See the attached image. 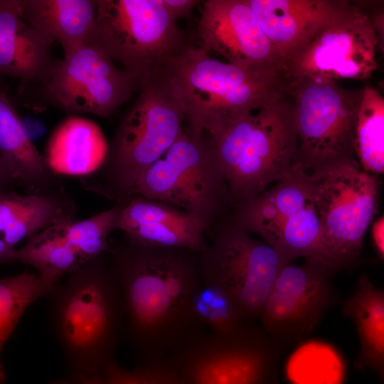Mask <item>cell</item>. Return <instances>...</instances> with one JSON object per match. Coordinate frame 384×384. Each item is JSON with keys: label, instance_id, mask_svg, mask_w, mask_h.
I'll return each mask as SVG.
<instances>
[{"label": "cell", "instance_id": "cell-1", "mask_svg": "<svg viewBox=\"0 0 384 384\" xmlns=\"http://www.w3.org/2000/svg\"><path fill=\"white\" fill-rule=\"evenodd\" d=\"M198 253L124 238L107 254L124 305L123 331L141 363L165 359L205 331L191 312L203 285Z\"/></svg>", "mask_w": 384, "mask_h": 384}, {"label": "cell", "instance_id": "cell-2", "mask_svg": "<svg viewBox=\"0 0 384 384\" xmlns=\"http://www.w3.org/2000/svg\"><path fill=\"white\" fill-rule=\"evenodd\" d=\"M183 109L196 138L211 139L285 90L284 72L254 70L210 57L192 44L156 79Z\"/></svg>", "mask_w": 384, "mask_h": 384}, {"label": "cell", "instance_id": "cell-3", "mask_svg": "<svg viewBox=\"0 0 384 384\" xmlns=\"http://www.w3.org/2000/svg\"><path fill=\"white\" fill-rule=\"evenodd\" d=\"M69 375L101 373L114 360L124 309L107 254L85 263L46 296Z\"/></svg>", "mask_w": 384, "mask_h": 384}, {"label": "cell", "instance_id": "cell-4", "mask_svg": "<svg viewBox=\"0 0 384 384\" xmlns=\"http://www.w3.org/2000/svg\"><path fill=\"white\" fill-rule=\"evenodd\" d=\"M208 139L235 209L292 173L297 135L289 95L285 89Z\"/></svg>", "mask_w": 384, "mask_h": 384}, {"label": "cell", "instance_id": "cell-5", "mask_svg": "<svg viewBox=\"0 0 384 384\" xmlns=\"http://www.w3.org/2000/svg\"><path fill=\"white\" fill-rule=\"evenodd\" d=\"M185 119L181 105L159 80L142 87L108 144L103 164L80 178L82 186L116 201L131 197L141 174L183 133Z\"/></svg>", "mask_w": 384, "mask_h": 384}, {"label": "cell", "instance_id": "cell-6", "mask_svg": "<svg viewBox=\"0 0 384 384\" xmlns=\"http://www.w3.org/2000/svg\"><path fill=\"white\" fill-rule=\"evenodd\" d=\"M85 44L118 61L141 88L156 80L169 61L191 46L162 0H96Z\"/></svg>", "mask_w": 384, "mask_h": 384}, {"label": "cell", "instance_id": "cell-7", "mask_svg": "<svg viewBox=\"0 0 384 384\" xmlns=\"http://www.w3.org/2000/svg\"><path fill=\"white\" fill-rule=\"evenodd\" d=\"M161 201L201 218L208 231L230 216L227 182L208 139L186 130L137 180L132 196Z\"/></svg>", "mask_w": 384, "mask_h": 384}, {"label": "cell", "instance_id": "cell-8", "mask_svg": "<svg viewBox=\"0 0 384 384\" xmlns=\"http://www.w3.org/2000/svg\"><path fill=\"white\" fill-rule=\"evenodd\" d=\"M297 135L292 172L309 176L355 156V136L363 89L337 82L287 79Z\"/></svg>", "mask_w": 384, "mask_h": 384}, {"label": "cell", "instance_id": "cell-9", "mask_svg": "<svg viewBox=\"0 0 384 384\" xmlns=\"http://www.w3.org/2000/svg\"><path fill=\"white\" fill-rule=\"evenodd\" d=\"M233 210L236 225L260 236L287 263L302 257L340 270L326 247L311 188L302 176L292 172Z\"/></svg>", "mask_w": 384, "mask_h": 384}, {"label": "cell", "instance_id": "cell-10", "mask_svg": "<svg viewBox=\"0 0 384 384\" xmlns=\"http://www.w3.org/2000/svg\"><path fill=\"white\" fill-rule=\"evenodd\" d=\"M209 242L198 253L203 284L225 293L243 319H259L270 291L287 262L269 245L257 240L230 218L208 233Z\"/></svg>", "mask_w": 384, "mask_h": 384}, {"label": "cell", "instance_id": "cell-11", "mask_svg": "<svg viewBox=\"0 0 384 384\" xmlns=\"http://www.w3.org/2000/svg\"><path fill=\"white\" fill-rule=\"evenodd\" d=\"M300 176L311 188L326 248L339 269L352 267L376 213V176L363 170L356 157Z\"/></svg>", "mask_w": 384, "mask_h": 384}, {"label": "cell", "instance_id": "cell-12", "mask_svg": "<svg viewBox=\"0 0 384 384\" xmlns=\"http://www.w3.org/2000/svg\"><path fill=\"white\" fill-rule=\"evenodd\" d=\"M282 352L248 324L227 334L203 331L166 359L183 384H274Z\"/></svg>", "mask_w": 384, "mask_h": 384}, {"label": "cell", "instance_id": "cell-13", "mask_svg": "<svg viewBox=\"0 0 384 384\" xmlns=\"http://www.w3.org/2000/svg\"><path fill=\"white\" fill-rule=\"evenodd\" d=\"M378 48L380 42L370 16L353 3L344 14L284 61V75L288 80L324 82L365 80L378 67Z\"/></svg>", "mask_w": 384, "mask_h": 384}, {"label": "cell", "instance_id": "cell-14", "mask_svg": "<svg viewBox=\"0 0 384 384\" xmlns=\"http://www.w3.org/2000/svg\"><path fill=\"white\" fill-rule=\"evenodd\" d=\"M337 270L316 260L282 267L259 317L262 330L282 351L307 338L327 311L339 303L331 282Z\"/></svg>", "mask_w": 384, "mask_h": 384}, {"label": "cell", "instance_id": "cell-15", "mask_svg": "<svg viewBox=\"0 0 384 384\" xmlns=\"http://www.w3.org/2000/svg\"><path fill=\"white\" fill-rule=\"evenodd\" d=\"M136 87L131 77L107 54L83 44L64 53L57 70L40 88L46 102L68 114L108 117Z\"/></svg>", "mask_w": 384, "mask_h": 384}, {"label": "cell", "instance_id": "cell-16", "mask_svg": "<svg viewBox=\"0 0 384 384\" xmlns=\"http://www.w3.org/2000/svg\"><path fill=\"white\" fill-rule=\"evenodd\" d=\"M201 4L199 47L233 65L284 72L281 59L245 0H205Z\"/></svg>", "mask_w": 384, "mask_h": 384}, {"label": "cell", "instance_id": "cell-17", "mask_svg": "<svg viewBox=\"0 0 384 384\" xmlns=\"http://www.w3.org/2000/svg\"><path fill=\"white\" fill-rule=\"evenodd\" d=\"M245 1L283 64L353 4L344 0Z\"/></svg>", "mask_w": 384, "mask_h": 384}, {"label": "cell", "instance_id": "cell-18", "mask_svg": "<svg viewBox=\"0 0 384 384\" xmlns=\"http://www.w3.org/2000/svg\"><path fill=\"white\" fill-rule=\"evenodd\" d=\"M117 229L127 240L144 246L200 252L208 244V228L201 218L138 195L123 200Z\"/></svg>", "mask_w": 384, "mask_h": 384}, {"label": "cell", "instance_id": "cell-19", "mask_svg": "<svg viewBox=\"0 0 384 384\" xmlns=\"http://www.w3.org/2000/svg\"><path fill=\"white\" fill-rule=\"evenodd\" d=\"M52 44L23 20L18 0H0V75L42 87L61 63Z\"/></svg>", "mask_w": 384, "mask_h": 384}, {"label": "cell", "instance_id": "cell-20", "mask_svg": "<svg viewBox=\"0 0 384 384\" xmlns=\"http://www.w3.org/2000/svg\"><path fill=\"white\" fill-rule=\"evenodd\" d=\"M75 203L63 188L42 193L18 194L15 191L0 193V233L8 245L50 227L75 222Z\"/></svg>", "mask_w": 384, "mask_h": 384}, {"label": "cell", "instance_id": "cell-21", "mask_svg": "<svg viewBox=\"0 0 384 384\" xmlns=\"http://www.w3.org/2000/svg\"><path fill=\"white\" fill-rule=\"evenodd\" d=\"M108 144L91 120L70 117L55 129L48 142L44 159L55 174L82 178L103 164Z\"/></svg>", "mask_w": 384, "mask_h": 384}, {"label": "cell", "instance_id": "cell-22", "mask_svg": "<svg viewBox=\"0 0 384 384\" xmlns=\"http://www.w3.org/2000/svg\"><path fill=\"white\" fill-rule=\"evenodd\" d=\"M0 155L27 193L63 188L30 138L6 91L0 86Z\"/></svg>", "mask_w": 384, "mask_h": 384}, {"label": "cell", "instance_id": "cell-23", "mask_svg": "<svg viewBox=\"0 0 384 384\" xmlns=\"http://www.w3.org/2000/svg\"><path fill=\"white\" fill-rule=\"evenodd\" d=\"M23 20L64 53L85 44L92 31L96 0H18Z\"/></svg>", "mask_w": 384, "mask_h": 384}, {"label": "cell", "instance_id": "cell-24", "mask_svg": "<svg viewBox=\"0 0 384 384\" xmlns=\"http://www.w3.org/2000/svg\"><path fill=\"white\" fill-rule=\"evenodd\" d=\"M342 313L356 324L360 350L358 369L370 368L379 375L384 369V291L361 275L353 294L343 304Z\"/></svg>", "mask_w": 384, "mask_h": 384}, {"label": "cell", "instance_id": "cell-25", "mask_svg": "<svg viewBox=\"0 0 384 384\" xmlns=\"http://www.w3.org/2000/svg\"><path fill=\"white\" fill-rule=\"evenodd\" d=\"M68 225L46 228L28 238L26 244L16 250L17 262L34 267L38 277L51 287L57 284L63 275L73 273L86 263L65 238Z\"/></svg>", "mask_w": 384, "mask_h": 384}, {"label": "cell", "instance_id": "cell-26", "mask_svg": "<svg viewBox=\"0 0 384 384\" xmlns=\"http://www.w3.org/2000/svg\"><path fill=\"white\" fill-rule=\"evenodd\" d=\"M355 156L361 169L372 174L384 171V97L374 87L363 90L355 136Z\"/></svg>", "mask_w": 384, "mask_h": 384}, {"label": "cell", "instance_id": "cell-27", "mask_svg": "<svg viewBox=\"0 0 384 384\" xmlns=\"http://www.w3.org/2000/svg\"><path fill=\"white\" fill-rule=\"evenodd\" d=\"M52 288L38 274L28 272L0 279V384L6 381L1 360L5 343L28 306Z\"/></svg>", "mask_w": 384, "mask_h": 384}, {"label": "cell", "instance_id": "cell-28", "mask_svg": "<svg viewBox=\"0 0 384 384\" xmlns=\"http://www.w3.org/2000/svg\"><path fill=\"white\" fill-rule=\"evenodd\" d=\"M191 312L201 329L215 334L233 333L251 324L245 321L225 293L212 286L203 284L198 290L192 301Z\"/></svg>", "mask_w": 384, "mask_h": 384}, {"label": "cell", "instance_id": "cell-29", "mask_svg": "<svg viewBox=\"0 0 384 384\" xmlns=\"http://www.w3.org/2000/svg\"><path fill=\"white\" fill-rule=\"evenodd\" d=\"M122 206L123 201H116L110 208L66 227L68 242L86 262L110 251L108 236L117 228Z\"/></svg>", "mask_w": 384, "mask_h": 384}, {"label": "cell", "instance_id": "cell-30", "mask_svg": "<svg viewBox=\"0 0 384 384\" xmlns=\"http://www.w3.org/2000/svg\"><path fill=\"white\" fill-rule=\"evenodd\" d=\"M106 384H183L166 358L141 363L134 369L121 367L114 360L102 370Z\"/></svg>", "mask_w": 384, "mask_h": 384}, {"label": "cell", "instance_id": "cell-31", "mask_svg": "<svg viewBox=\"0 0 384 384\" xmlns=\"http://www.w3.org/2000/svg\"><path fill=\"white\" fill-rule=\"evenodd\" d=\"M288 376L293 384H340L343 371L333 359H297L288 367Z\"/></svg>", "mask_w": 384, "mask_h": 384}, {"label": "cell", "instance_id": "cell-32", "mask_svg": "<svg viewBox=\"0 0 384 384\" xmlns=\"http://www.w3.org/2000/svg\"><path fill=\"white\" fill-rule=\"evenodd\" d=\"M171 16L177 21L180 18H188L193 9L201 1L197 0H162Z\"/></svg>", "mask_w": 384, "mask_h": 384}, {"label": "cell", "instance_id": "cell-33", "mask_svg": "<svg viewBox=\"0 0 384 384\" xmlns=\"http://www.w3.org/2000/svg\"><path fill=\"white\" fill-rule=\"evenodd\" d=\"M50 384H106V382L101 372L92 375H68Z\"/></svg>", "mask_w": 384, "mask_h": 384}, {"label": "cell", "instance_id": "cell-34", "mask_svg": "<svg viewBox=\"0 0 384 384\" xmlns=\"http://www.w3.org/2000/svg\"><path fill=\"white\" fill-rule=\"evenodd\" d=\"M18 186L14 172L0 155V193L14 191Z\"/></svg>", "mask_w": 384, "mask_h": 384}, {"label": "cell", "instance_id": "cell-35", "mask_svg": "<svg viewBox=\"0 0 384 384\" xmlns=\"http://www.w3.org/2000/svg\"><path fill=\"white\" fill-rule=\"evenodd\" d=\"M383 221V217L382 216L374 223L373 226V242L375 250L382 260H383L384 257Z\"/></svg>", "mask_w": 384, "mask_h": 384}, {"label": "cell", "instance_id": "cell-36", "mask_svg": "<svg viewBox=\"0 0 384 384\" xmlns=\"http://www.w3.org/2000/svg\"><path fill=\"white\" fill-rule=\"evenodd\" d=\"M17 262L16 249L0 238V264Z\"/></svg>", "mask_w": 384, "mask_h": 384}]
</instances>
